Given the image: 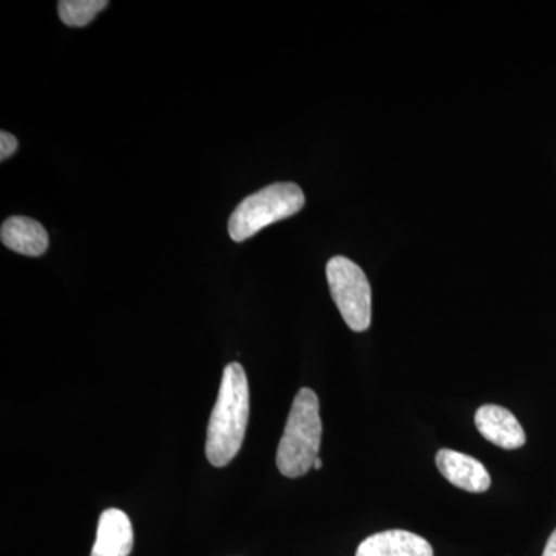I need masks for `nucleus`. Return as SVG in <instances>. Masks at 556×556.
<instances>
[{"label": "nucleus", "mask_w": 556, "mask_h": 556, "mask_svg": "<svg viewBox=\"0 0 556 556\" xmlns=\"http://www.w3.org/2000/svg\"><path fill=\"white\" fill-rule=\"evenodd\" d=\"M249 420V383L240 364L223 372L217 404L207 426L206 456L214 467L228 466L243 445Z\"/></svg>", "instance_id": "1"}, {"label": "nucleus", "mask_w": 556, "mask_h": 556, "mask_svg": "<svg viewBox=\"0 0 556 556\" xmlns=\"http://www.w3.org/2000/svg\"><path fill=\"white\" fill-rule=\"evenodd\" d=\"M320 405L317 394L302 388L289 412L287 427L277 450V467L287 478L308 473L318 457L321 441Z\"/></svg>", "instance_id": "2"}, {"label": "nucleus", "mask_w": 556, "mask_h": 556, "mask_svg": "<svg viewBox=\"0 0 556 556\" xmlns=\"http://www.w3.org/2000/svg\"><path fill=\"white\" fill-rule=\"evenodd\" d=\"M305 206L303 190L294 182H276L241 201L229 218V236L244 241L266 226L292 217Z\"/></svg>", "instance_id": "3"}, {"label": "nucleus", "mask_w": 556, "mask_h": 556, "mask_svg": "<svg viewBox=\"0 0 556 556\" xmlns=\"http://www.w3.org/2000/svg\"><path fill=\"white\" fill-rule=\"evenodd\" d=\"M332 300L348 327L356 332L371 325V287L364 270L350 258L334 257L327 265Z\"/></svg>", "instance_id": "4"}, {"label": "nucleus", "mask_w": 556, "mask_h": 556, "mask_svg": "<svg viewBox=\"0 0 556 556\" xmlns=\"http://www.w3.org/2000/svg\"><path fill=\"white\" fill-rule=\"evenodd\" d=\"M437 466L442 477L466 492L484 493L492 485V478L486 468L466 453L447 448L439 450Z\"/></svg>", "instance_id": "5"}, {"label": "nucleus", "mask_w": 556, "mask_h": 556, "mask_svg": "<svg viewBox=\"0 0 556 556\" xmlns=\"http://www.w3.org/2000/svg\"><path fill=\"white\" fill-rule=\"evenodd\" d=\"M479 433L504 450L521 448L526 444L525 428L514 413L500 405H482L475 415Z\"/></svg>", "instance_id": "6"}, {"label": "nucleus", "mask_w": 556, "mask_h": 556, "mask_svg": "<svg viewBox=\"0 0 556 556\" xmlns=\"http://www.w3.org/2000/svg\"><path fill=\"white\" fill-rule=\"evenodd\" d=\"M356 556H434L433 547L407 530H386L362 541Z\"/></svg>", "instance_id": "7"}, {"label": "nucleus", "mask_w": 556, "mask_h": 556, "mask_svg": "<svg viewBox=\"0 0 556 556\" xmlns=\"http://www.w3.org/2000/svg\"><path fill=\"white\" fill-rule=\"evenodd\" d=\"M131 547L134 529L129 517L118 508L102 511L90 556H129Z\"/></svg>", "instance_id": "8"}, {"label": "nucleus", "mask_w": 556, "mask_h": 556, "mask_svg": "<svg viewBox=\"0 0 556 556\" xmlns=\"http://www.w3.org/2000/svg\"><path fill=\"white\" fill-rule=\"evenodd\" d=\"M0 239L7 248L27 257H39L49 248V233L36 219L11 217L0 229Z\"/></svg>", "instance_id": "9"}, {"label": "nucleus", "mask_w": 556, "mask_h": 556, "mask_svg": "<svg viewBox=\"0 0 556 556\" xmlns=\"http://www.w3.org/2000/svg\"><path fill=\"white\" fill-rule=\"evenodd\" d=\"M108 5V0H61L58 11L68 27H86Z\"/></svg>", "instance_id": "10"}, {"label": "nucleus", "mask_w": 556, "mask_h": 556, "mask_svg": "<svg viewBox=\"0 0 556 556\" xmlns=\"http://www.w3.org/2000/svg\"><path fill=\"white\" fill-rule=\"evenodd\" d=\"M17 148H20L17 139L9 134V131L3 130L2 134H0V160L5 161L10 159V156L16 152Z\"/></svg>", "instance_id": "11"}, {"label": "nucleus", "mask_w": 556, "mask_h": 556, "mask_svg": "<svg viewBox=\"0 0 556 556\" xmlns=\"http://www.w3.org/2000/svg\"><path fill=\"white\" fill-rule=\"evenodd\" d=\"M543 556H556V529L548 536L546 547H544Z\"/></svg>", "instance_id": "12"}, {"label": "nucleus", "mask_w": 556, "mask_h": 556, "mask_svg": "<svg viewBox=\"0 0 556 556\" xmlns=\"http://www.w3.org/2000/svg\"><path fill=\"white\" fill-rule=\"evenodd\" d=\"M321 467H324V460H321L320 457H317L313 468H316V470H321Z\"/></svg>", "instance_id": "13"}]
</instances>
